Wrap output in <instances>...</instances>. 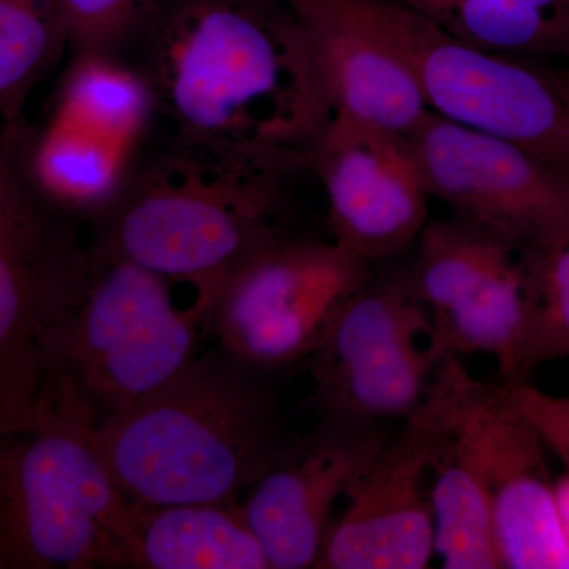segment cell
Returning <instances> with one entry per match:
<instances>
[{
    "label": "cell",
    "instance_id": "cell-27",
    "mask_svg": "<svg viewBox=\"0 0 569 569\" xmlns=\"http://www.w3.org/2000/svg\"><path fill=\"white\" fill-rule=\"evenodd\" d=\"M557 80H559L561 92H563L565 99H567L569 104V71L563 77H557Z\"/></svg>",
    "mask_w": 569,
    "mask_h": 569
},
{
    "label": "cell",
    "instance_id": "cell-28",
    "mask_svg": "<svg viewBox=\"0 0 569 569\" xmlns=\"http://www.w3.org/2000/svg\"><path fill=\"white\" fill-rule=\"evenodd\" d=\"M2 132H3V122H2V119H0V137H2Z\"/></svg>",
    "mask_w": 569,
    "mask_h": 569
},
{
    "label": "cell",
    "instance_id": "cell-24",
    "mask_svg": "<svg viewBox=\"0 0 569 569\" xmlns=\"http://www.w3.org/2000/svg\"><path fill=\"white\" fill-rule=\"evenodd\" d=\"M520 411L537 427L546 447L569 468V397L548 395L522 380H505Z\"/></svg>",
    "mask_w": 569,
    "mask_h": 569
},
{
    "label": "cell",
    "instance_id": "cell-26",
    "mask_svg": "<svg viewBox=\"0 0 569 569\" xmlns=\"http://www.w3.org/2000/svg\"><path fill=\"white\" fill-rule=\"evenodd\" d=\"M553 501L561 535L569 549V468L559 478L553 479Z\"/></svg>",
    "mask_w": 569,
    "mask_h": 569
},
{
    "label": "cell",
    "instance_id": "cell-21",
    "mask_svg": "<svg viewBox=\"0 0 569 569\" xmlns=\"http://www.w3.org/2000/svg\"><path fill=\"white\" fill-rule=\"evenodd\" d=\"M66 32L51 0H0V119L20 126L32 89L61 51Z\"/></svg>",
    "mask_w": 569,
    "mask_h": 569
},
{
    "label": "cell",
    "instance_id": "cell-7",
    "mask_svg": "<svg viewBox=\"0 0 569 569\" xmlns=\"http://www.w3.org/2000/svg\"><path fill=\"white\" fill-rule=\"evenodd\" d=\"M425 406L463 452L488 492L498 567L569 569L545 440L508 385L479 381L443 356Z\"/></svg>",
    "mask_w": 569,
    "mask_h": 569
},
{
    "label": "cell",
    "instance_id": "cell-16",
    "mask_svg": "<svg viewBox=\"0 0 569 569\" xmlns=\"http://www.w3.org/2000/svg\"><path fill=\"white\" fill-rule=\"evenodd\" d=\"M301 33L329 114L408 134L429 112L421 86L389 43L378 0H274Z\"/></svg>",
    "mask_w": 569,
    "mask_h": 569
},
{
    "label": "cell",
    "instance_id": "cell-25",
    "mask_svg": "<svg viewBox=\"0 0 569 569\" xmlns=\"http://www.w3.org/2000/svg\"><path fill=\"white\" fill-rule=\"evenodd\" d=\"M527 9L539 14L560 40L563 51H569V0H519Z\"/></svg>",
    "mask_w": 569,
    "mask_h": 569
},
{
    "label": "cell",
    "instance_id": "cell-4",
    "mask_svg": "<svg viewBox=\"0 0 569 569\" xmlns=\"http://www.w3.org/2000/svg\"><path fill=\"white\" fill-rule=\"evenodd\" d=\"M132 512L70 397L0 436V569L132 568Z\"/></svg>",
    "mask_w": 569,
    "mask_h": 569
},
{
    "label": "cell",
    "instance_id": "cell-12",
    "mask_svg": "<svg viewBox=\"0 0 569 569\" xmlns=\"http://www.w3.org/2000/svg\"><path fill=\"white\" fill-rule=\"evenodd\" d=\"M407 138L430 198L456 219L522 250L569 234V174L553 164L433 111Z\"/></svg>",
    "mask_w": 569,
    "mask_h": 569
},
{
    "label": "cell",
    "instance_id": "cell-15",
    "mask_svg": "<svg viewBox=\"0 0 569 569\" xmlns=\"http://www.w3.org/2000/svg\"><path fill=\"white\" fill-rule=\"evenodd\" d=\"M389 432V426L318 415L254 482L241 508L271 569L316 568L337 503Z\"/></svg>",
    "mask_w": 569,
    "mask_h": 569
},
{
    "label": "cell",
    "instance_id": "cell-5",
    "mask_svg": "<svg viewBox=\"0 0 569 569\" xmlns=\"http://www.w3.org/2000/svg\"><path fill=\"white\" fill-rule=\"evenodd\" d=\"M24 123L0 137V436L29 429L50 403L48 355L92 274L74 212L51 200L31 170Z\"/></svg>",
    "mask_w": 569,
    "mask_h": 569
},
{
    "label": "cell",
    "instance_id": "cell-22",
    "mask_svg": "<svg viewBox=\"0 0 569 569\" xmlns=\"http://www.w3.org/2000/svg\"><path fill=\"white\" fill-rule=\"evenodd\" d=\"M529 269L530 313L519 358V378L569 358V234L523 250Z\"/></svg>",
    "mask_w": 569,
    "mask_h": 569
},
{
    "label": "cell",
    "instance_id": "cell-6",
    "mask_svg": "<svg viewBox=\"0 0 569 569\" xmlns=\"http://www.w3.org/2000/svg\"><path fill=\"white\" fill-rule=\"evenodd\" d=\"M173 280L129 260H97L81 305L54 336L50 396H69L93 425L121 415L193 358L204 313L178 309Z\"/></svg>",
    "mask_w": 569,
    "mask_h": 569
},
{
    "label": "cell",
    "instance_id": "cell-10",
    "mask_svg": "<svg viewBox=\"0 0 569 569\" xmlns=\"http://www.w3.org/2000/svg\"><path fill=\"white\" fill-rule=\"evenodd\" d=\"M432 318L406 274L369 282L348 299L309 356L318 415L389 426L426 402L443 356Z\"/></svg>",
    "mask_w": 569,
    "mask_h": 569
},
{
    "label": "cell",
    "instance_id": "cell-2",
    "mask_svg": "<svg viewBox=\"0 0 569 569\" xmlns=\"http://www.w3.org/2000/svg\"><path fill=\"white\" fill-rule=\"evenodd\" d=\"M272 376L216 348L96 427V447L134 503H241L293 445Z\"/></svg>",
    "mask_w": 569,
    "mask_h": 569
},
{
    "label": "cell",
    "instance_id": "cell-14",
    "mask_svg": "<svg viewBox=\"0 0 569 569\" xmlns=\"http://www.w3.org/2000/svg\"><path fill=\"white\" fill-rule=\"evenodd\" d=\"M425 406L391 430L347 490L316 568L422 569L436 556L429 485L438 445Z\"/></svg>",
    "mask_w": 569,
    "mask_h": 569
},
{
    "label": "cell",
    "instance_id": "cell-1",
    "mask_svg": "<svg viewBox=\"0 0 569 569\" xmlns=\"http://www.w3.org/2000/svg\"><path fill=\"white\" fill-rule=\"evenodd\" d=\"M152 51L153 102L174 140L307 162L331 114L301 33L274 0H174Z\"/></svg>",
    "mask_w": 569,
    "mask_h": 569
},
{
    "label": "cell",
    "instance_id": "cell-13",
    "mask_svg": "<svg viewBox=\"0 0 569 569\" xmlns=\"http://www.w3.org/2000/svg\"><path fill=\"white\" fill-rule=\"evenodd\" d=\"M307 164L323 183L336 244L370 264L417 244L430 220V194L407 134L332 114Z\"/></svg>",
    "mask_w": 569,
    "mask_h": 569
},
{
    "label": "cell",
    "instance_id": "cell-8",
    "mask_svg": "<svg viewBox=\"0 0 569 569\" xmlns=\"http://www.w3.org/2000/svg\"><path fill=\"white\" fill-rule=\"evenodd\" d=\"M378 17L430 111L569 174V104L557 78L458 39L406 0H380Z\"/></svg>",
    "mask_w": 569,
    "mask_h": 569
},
{
    "label": "cell",
    "instance_id": "cell-3",
    "mask_svg": "<svg viewBox=\"0 0 569 569\" xmlns=\"http://www.w3.org/2000/svg\"><path fill=\"white\" fill-rule=\"evenodd\" d=\"M302 163L287 157L222 152L174 140L123 179L107 208L97 260H129L194 288L208 313L224 279L280 233V183Z\"/></svg>",
    "mask_w": 569,
    "mask_h": 569
},
{
    "label": "cell",
    "instance_id": "cell-17",
    "mask_svg": "<svg viewBox=\"0 0 569 569\" xmlns=\"http://www.w3.org/2000/svg\"><path fill=\"white\" fill-rule=\"evenodd\" d=\"M132 503V568L271 569L241 503Z\"/></svg>",
    "mask_w": 569,
    "mask_h": 569
},
{
    "label": "cell",
    "instance_id": "cell-18",
    "mask_svg": "<svg viewBox=\"0 0 569 569\" xmlns=\"http://www.w3.org/2000/svg\"><path fill=\"white\" fill-rule=\"evenodd\" d=\"M129 149L54 116L33 134L31 170L43 192L71 212L100 209L114 200L126 179Z\"/></svg>",
    "mask_w": 569,
    "mask_h": 569
},
{
    "label": "cell",
    "instance_id": "cell-9",
    "mask_svg": "<svg viewBox=\"0 0 569 569\" xmlns=\"http://www.w3.org/2000/svg\"><path fill=\"white\" fill-rule=\"evenodd\" d=\"M370 266L335 241L280 231L224 279L203 323L227 353L274 376L309 359Z\"/></svg>",
    "mask_w": 569,
    "mask_h": 569
},
{
    "label": "cell",
    "instance_id": "cell-19",
    "mask_svg": "<svg viewBox=\"0 0 569 569\" xmlns=\"http://www.w3.org/2000/svg\"><path fill=\"white\" fill-rule=\"evenodd\" d=\"M433 419L440 433L430 475L436 553L447 569H500L488 492L448 430Z\"/></svg>",
    "mask_w": 569,
    "mask_h": 569
},
{
    "label": "cell",
    "instance_id": "cell-11",
    "mask_svg": "<svg viewBox=\"0 0 569 569\" xmlns=\"http://www.w3.org/2000/svg\"><path fill=\"white\" fill-rule=\"evenodd\" d=\"M407 272L432 318L441 356L488 355L505 380H518L530 313L523 250L466 220L430 219Z\"/></svg>",
    "mask_w": 569,
    "mask_h": 569
},
{
    "label": "cell",
    "instance_id": "cell-20",
    "mask_svg": "<svg viewBox=\"0 0 569 569\" xmlns=\"http://www.w3.org/2000/svg\"><path fill=\"white\" fill-rule=\"evenodd\" d=\"M153 104L148 82L104 54H86L67 77L56 116L130 151Z\"/></svg>",
    "mask_w": 569,
    "mask_h": 569
},
{
    "label": "cell",
    "instance_id": "cell-23",
    "mask_svg": "<svg viewBox=\"0 0 569 569\" xmlns=\"http://www.w3.org/2000/svg\"><path fill=\"white\" fill-rule=\"evenodd\" d=\"M67 41L81 56L104 54L149 13L153 0H51Z\"/></svg>",
    "mask_w": 569,
    "mask_h": 569
}]
</instances>
